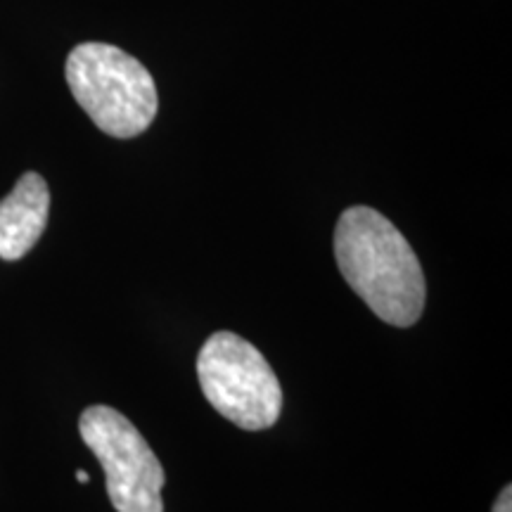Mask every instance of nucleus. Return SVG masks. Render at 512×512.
<instances>
[{"label": "nucleus", "instance_id": "5", "mask_svg": "<svg viewBox=\"0 0 512 512\" xmlns=\"http://www.w3.org/2000/svg\"><path fill=\"white\" fill-rule=\"evenodd\" d=\"M50 190L43 176L27 171L0 200V259L27 256L48 226Z\"/></svg>", "mask_w": 512, "mask_h": 512}, {"label": "nucleus", "instance_id": "1", "mask_svg": "<svg viewBox=\"0 0 512 512\" xmlns=\"http://www.w3.org/2000/svg\"><path fill=\"white\" fill-rule=\"evenodd\" d=\"M335 259L347 285L394 328H411L427 297L425 273L413 247L387 216L351 207L335 228Z\"/></svg>", "mask_w": 512, "mask_h": 512}, {"label": "nucleus", "instance_id": "6", "mask_svg": "<svg viewBox=\"0 0 512 512\" xmlns=\"http://www.w3.org/2000/svg\"><path fill=\"white\" fill-rule=\"evenodd\" d=\"M491 512H512V486H505L501 494H498Z\"/></svg>", "mask_w": 512, "mask_h": 512}, {"label": "nucleus", "instance_id": "3", "mask_svg": "<svg viewBox=\"0 0 512 512\" xmlns=\"http://www.w3.org/2000/svg\"><path fill=\"white\" fill-rule=\"evenodd\" d=\"M197 377L211 406L240 430L273 427L283 389L259 349L235 332H214L197 356Z\"/></svg>", "mask_w": 512, "mask_h": 512}, {"label": "nucleus", "instance_id": "2", "mask_svg": "<svg viewBox=\"0 0 512 512\" xmlns=\"http://www.w3.org/2000/svg\"><path fill=\"white\" fill-rule=\"evenodd\" d=\"M81 110L102 133L136 138L157 117V86L136 57L110 43H81L64 67Z\"/></svg>", "mask_w": 512, "mask_h": 512}, {"label": "nucleus", "instance_id": "7", "mask_svg": "<svg viewBox=\"0 0 512 512\" xmlns=\"http://www.w3.org/2000/svg\"><path fill=\"white\" fill-rule=\"evenodd\" d=\"M76 482H79V484H88V482H91V477H88V472L79 470V472H76Z\"/></svg>", "mask_w": 512, "mask_h": 512}, {"label": "nucleus", "instance_id": "4", "mask_svg": "<svg viewBox=\"0 0 512 512\" xmlns=\"http://www.w3.org/2000/svg\"><path fill=\"white\" fill-rule=\"evenodd\" d=\"M79 432L105 472L117 512H164V467L131 420L110 406L81 413Z\"/></svg>", "mask_w": 512, "mask_h": 512}]
</instances>
